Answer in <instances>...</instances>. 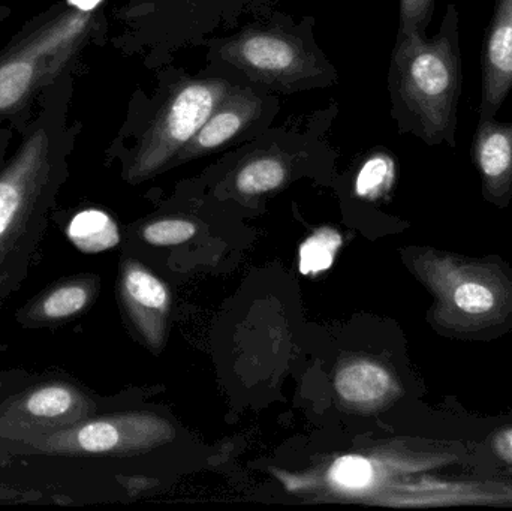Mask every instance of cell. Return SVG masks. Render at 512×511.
Masks as SVG:
<instances>
[{"mask_svg":"<svg viewBox=\"0 0 512 511\" xmlns=\"http://www.w3.org/2000/svg\"><path fill=\"white\" fill-rule=\"evenodd\" d=\"M72 90L74 77L68 72L41 93L20 144L0 167V303L26 281L68 180L80 129L69 122Z\"/></svg>","mask_w":512,"mask_h":511,"instance_id":"1","label":"cell"},{"mask_svg":"<svg viewBox=\"0 0 512 511\" xmlns=\"http://www.w3.org/2000/svg\"><path fill=\"white\" fill-rule=\"evenodd\" d=\"M102 3L57 0L0 48V125L8 122L12 131H23L41 93L74 71L84 48L101 32Z\"/></svg>","mask_w":512,"mask_h":511,"instance_id":"2","label":"cell"},{"mask_svg":"<svg viewBox=\"0 0 512 511\" xmlns=\"http://www.w3.org/2000/svg\"><path fill=\"white\" fill-rule=\"evenodd\" d=\"M462 89L460 14L451 2L432 38L397 36L391 92L400 129L427 146L447 144L454 149Z\"/></svg>","mask_w":512,"mask_h":511,"instance_id":"3","label":"cell"},{"mask_svg":"<svg viewBox=\"0 0 512 511\" xmlns=\"http://www.w3.org/2000/svg\"><path fill=\"white\" fill-rule=\"evenodd\" d=\"M411 267L432 293L429 321L441 335L492 341L512 329V269L499 257L420 249Z\"/></svg>","mask_w":512,"mask_h":511,"instance_id":"4","label":"cell"},{"mask_svg":"<svg viewBox=\"0 0 512 511\" xmlns=\"http://www.w3.org/2000/svg\"><path fill=\"white\" fill-rule=\"evenodd\" d=\"M95 398L63 371L33 375L0 398V464L29 441L95 416Z\"/></svg>","mask_w":512,"mask_h":511,"instance_id":"5","label":"cell"},{"mask_svg":"<svg viewBox=\"0 0 512 511\" xmlns=\"http://www.w3.org/2000/svg\"><path fill=\"white\" fill-rule=\"evenodd\" d=\"M230 90V84L219 78L186 81L177 87L140 138L126 177L132 182L146 179L179 155Z\"/></svg>","mask_w":512,"mask_h":511,"instance_id":"6","label":"cell"},{"mask_svg":"<svg viewBox=\"0 0 512 511\" xmlns=\"http://www.w3.org/2000/svg\"><path fill=\"white\" fill-rule=\"evenodd\" d=\"M147 422L132 414L92 416L62 431L29 441L12 452L21 458H87L135 452L147 443Z\"/></svg>","mask_w":512,"mask_h":511,"instance_id":"7","label":"cell"},{"mask_svg":"<svg viewBox=\"0 0 512 511\" xmlns=\"http://www.w3.org/2000/svg\"><path fill=\"white\" fill-rule=\"evenodd\" d=\"M222 57L261 83L291 87L315 74L316 60L303 42L277 30H248L221 48Z\"/></svg>","mask_w":512,"mask_h":511,"instance_id":"8","label":"cell"},{"mask_svg":"<svg viewBox=\"0 0 512 511\" xmlns=\"http://www.w3.org/2000/svg\"><path fill=\"white\" fill-rule=\"evenodd\" d=\"M512 90V0H495L481 47L478 122L496 119Z\"/></svg>","mask_w":512,"mask_h":511,"instance_id":"9","label":"cell"},{"mask_svg":"<svg viewBox=\"0 0 512 511\" xmlns=\"http://www.w3.org/2000/svg\"><path fill=\"white\" fill-rule=\"evenodd\" d=\"M98 290V276L92 273L57 279L15 312V323L26 330L65 326L80 318L92 306Z\"/></svg>","mask_w":512,"mask_h":511,"instance_id":"10","label":"cell"},{"mask_svg":"<svg viewBox=\"0 0 512 511\" xmlns=\"http://www.w3.org/2000/svg\"><path fill=\"white\" fill-rule=\"evenodd\" d=\"M484 200L499 209L512 201V122L481 120L471 147Z\"/></svg>","mask_w":512,"mask_h":511,"instance_id":"11","label":"cell"},{"mask_svg":"<svg viewBox=\"0 0 512 511\" xmlns=\"http://www.w3.org/2000/svg\"><path fill=\"white\" fill-rule=\"evenodd\" d=\"M261 113V101L251 90L231 89L194 138L180 150L188 159L219 149L245 131Z\"/></svg>","mask_w":512,"mask_h":511,"instance_id":"12","label":"cell"},{"mask_svg":"<svg viewBox=\"0 0 512 511\" xmlns=\"http://www.w3.org/2000/svg\"><path fill=\"white\" fill-rule=\"evenodd\" d=\"M120 296L129 317L144 332L149 327V318L155 317V312L167 311L170 306V294L164 282L132 261L123 266Z\"/></svg>","mask_w":512,"mask_h":511,"instance_id":"13","label":"cell"},{"mask_svg":"<svg viewBox=\"0 0 512 511\" xmlns=\"http://www.w3.org/2000/svg\"><path fill=\"white\" fill-rule=\"evenodd\" d=\"M334 384L343 401L357 405L382 404L399 392L393 375L384 366L369 360L340 369Z\"/></svg>","mask_w":512,"mask_h":511,"instance_id":"14","label":"cell"},{"mask_svg":"<svg viewBox=\"0 0 512 511\" xmlns=\"http://www.w3.org/2000/svg\"><path fill=\"white\" fill-rule=\"evenodd\" d=\"M68 239L87 254L107 251L120 242L119 228L108 213L99 209L81 210L68 225Z\"/></svg>","mask_w":512,"mask_h":511,"instance_id":"15","label":"cell"},{"mask_svg":"<svg viewBox=\"0 0 512 511\" xmlns=\"http://www.w3.org/2000/svg\"><path fill=\"white\" fill-rule=\"evenodd\" d=\"M288 177L285 159L258 155L248 159L236 174V188L243 195H261L280 188Z\"/></svg>","mask_w":512,"mask_h":511,"instance_id":"16","label":"cell"},{"mask_svg":"<svg viewBox=\"0 0 512 511\" xmlns=\"http://www.w3.org/2000/svg\"><path fill=\"white\" fill-rule=\"evenodd\" d=\"M342 246V236L330 227L319 228L300 248L301 275L313 276L333 266L334 258Z\"/></svg>","mask_w":512,"mask_h":511,"instance_id":"17","label":"cell"},{"mask_svg":"<svg viewBox=\"0 0 512 511\" xmlns=\"http://www.w3.org/2000/svg\"><path fill=\"white\" fill-rule=\"evenodd\" d=\"M396 180V161L388 153L370 156L358 171L355 194L366 200H378L393 188Z\"/></svg>","mask_w":512,"mask_h":511,"instance_id":"18","label":"cell"},{"mask_svg":"<svg viewBox=\"0 0 512 511\" xmlns=\"http://www.w3.org/2000/svg\"><path fill=\"white\" fill-rule=\"evenodd\" d=\"M331 482L345 491L360 492L369 488L375 480L376 471L372 462L363 456H343L330 468Z\"/></svg>","mask_w":512,"mask_h":511,"instance_id":"19","label":"cell"},{"mask_svg":"<svg viewBox=\"0 0 512 511\" xmlns=\"http://www.w3.org/2000/svg\"><path fill=\"white\" fill-rule=\"evenodd\" d=\"M197 233V227L185 219H162L143 228V239L153 246H176L188 242Z\"/></svg>","mask_w":512,"mask_h":511,"instance_id":"20","label":"cell"},{"mask_svg":"<svg viewBox=\"0 0 512 511\" xmlns=\"http://www.w3.org/2000/svg\"><path fill=\"white\" fill-rule=\"evenodd\" d=\"M399 35L426 36L427 27L435 14L436 0H399Z\"/></svg>","mask_w":512,"mask_h":511,"instance_id":"21","label":"cell"},{"mask_svg":"<svg viewBox=\"0 0 512 511\" xmlns=\"http://www.w3.org/2000/svg\"><path fill=\"white\" fill-rule=\"evenodd\" d=\"M45 500V494L36 489H20L0 483V506L3 504H36Z\"/></svg>","mask_w":512,"mask_h":511,"instance_id":"22","label":"cell"},{"mask_svg":"<svg viewBox=\"0 0 512 511\" xmlns=\"http://www.w3.org/2000/svg\"><path fill=\"white\" fill-rule=\"evenodd\" d=\"M33 375L21 368L0 371V398L26 384Z\"/></svg>","mask_w":512,"mask_h":511,"instance_id":"23","label":"cell"},{"mask_svg":"<svg viewBox=\"0 0 512 511\" xmlns=\"http://www.w3.org/2000/svg\"><path fill=\"white\" fill-rule=\"evenodd\" d=\"M490 446L501 461L512 465V426L496 432L490 440Z\"/></svg>","mask_w":512,"mask_h":511,"instance_id":"24","label":"cell"},{"mask_svg":"<svg viewBox=\"0 0 512 511\" xmlns=\"http://www.w3.org/2000/svg\"><path fill=\"white\" fill-rule=\"evenodd\" d=\"M12 132L14 131L9 126L0 125V167L8 158L9 146H11L12 138H14Z\"/></svg>","mask_w":512,"mask_h":511,"instance_id":"25","label":"cell"},{"mask_svg":"<svg viewBox=\"0 0 512 511\" xmlns=\"http://www.w3.org/2000/svg\"><path fill=\"white\" fill-rule=\"evenodd\" d=\"M9 17H11V8L6 5H0V24L8 20Z\"/></svg>","mask_w":512,"mask_h":511,"instance_id":"26","label":"cell"},{"mask_svg":"<svg viewBox=\"0 0 512 511\" xmlns=\"http://www.w3.org/2000/svg\"><path fill=\"white\" fill-rule=\"evenodd\" d=\"M9 350L8 344H3V342H0V353H5V351Z\"/></svg>","mask_w":512,"mask_h":511,"instance_id":"27","label":"cell"}]
</instances>
